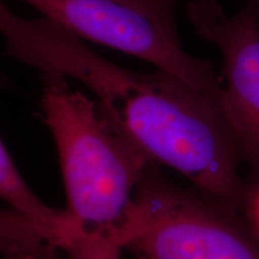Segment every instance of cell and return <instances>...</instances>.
Returning <instances> with one entry per match:
<instances>
[{"label": "cell", "mask_w": 259, "mask_h": 259, "mask_svg": "<svg viewBox=\"0 0 259 259\" xmlns=\"http://www.w3.org/2000/svg\"><path fill=\"white\" fill-rule=\"evenodd\" d=\"M0 35L15 59L87 87L118 131L154 163L238 208L241 157L215 97L162 70L124 69L50 19L23 18L2 0Z\"/></svg>", "instance_id": "cell-1"}, {"label": "cell", "mask_w": 259, "mask_h": 259, "mask_svg": "<svg viewBox=\"0 0 259 259\" xmlns=\"http://www.w3.org/2000/svg\"><path fill=\"white\" fill-rule=\"evenodd\" d=\"M41 106L53 136L65 190L63 259H122L142 227V192L154 163L95 100L66 78L42 74Z\"/></svg>", "instance_id": "cell-2"}, {"label": "cell", "mask_w": 259, "mask_h": 259, "mask_svg": "<svg viewBox=\"0 0 259 259\" xmlns=\"http://www.w3.org/2000/svg\"><path fill=\"white\" fill-rule=\"evenodd\" d=\"M153 168L143 220L125 253L132 259H259V241L235 206L183 189Z\"/></svg>", "instance_id": "cell-3"}, {"label": "cell", "mask_w": 259, "mask_h": 259, "mask_svg": "<svg viewBox=\"0 0 259 259\" xmlns=\"http://www.w3.org/2000/svg\"><path fill=\"white\" fill-rule=\"evenodd\" d=\"M80 40L148 61L218 99L221 82L210 61L184 50L174 15L142 0H22Z\"/></svg>", "instance_id": "cell-4"}, {"label": "cell", "mask_w": 259, "mask_h": 259, "mask_svg": "<svg viewBox=\"0 0 259 259\" xmlns=\"http://www.w3.org/2000/svg\"><path fill=\"white\" fill-rule=\"evenodd\" d=\"M187 16L199 36L221 53L218 107L241 160L259 173V12L245 4L228 16L215 0H193Z\"/></svg>", "instance_id": "cell-5"}, {"label": "cell", "mask_w": 259, "mask_h": 259, "mask_svg": "<svg viewBox=\"0 0 259 259\" xmlns=\"http://www.w3.org/2000/svg\"><path fill=\"white\" fill-rule=\"evenodd\" d=\"M0 200L11 206L15 219L23 225L32 241L60 252L66 236L64 210L48 206L35 196L21 177L0 141Z\"/></svg>", "instance_id": "cell-6"}, {"label": "cell", "mask_w": 259, "mask_h": 259, "mask_svg": "<svg viewBox=\"0 0 259 259\" xmlns=\"http://www.w3.org/2000/svg\"><path fill=\"white\" fill-rule=\"evenodd\" d=\"M238 210L259 241V173L253 183L248 185L244 183Z\"/></svg>", "instance_id": "cell-7"}, {"label": "cell", "mask_w": 259, "mask_h": 259, "mask_svg": "<svg viewBox=\"0 0 259 259\" xmlns=\"http://www.w3.org/2000/svg\"><path fill=\"white\" fill-rule=\"evenodd\" d=\"M4 259H63L57 251L51 248L41 247L37 250L29 252H22V253H15L10 255H4Z\"/></svg>", "instance_id": "cell-8"}, {"label": "cell", "mask_w": 259, "mask_h": 259, "mask_svg": "<svg viewBox=\"0 0 259 259\" xmlns=\"http://www.w3.org/2000/svg\"><path fill=\"white\" fill-rule=\"evenodd\" d=\"M142 2L153 5L155 8L162 10V11L168 12V14L174 15V9H176L177 3L179 0H142Z\"/></svg>", "instance_id": "cell-9"}, {"label": "cell", "mask_w": 259, "mask_h": 259, "mask_svg": "<svg viewBox=\"0 0 259 259\" xmlns=\"http://www.w3.org/2000/svg\"><path fill=\"white\" fill-rule=\"evenodd\" d=\"M246 4L251 5L252 8H254L259 12V0H246Z\"/></svg>", "instance_id": "cell-10"}]
</instances>
